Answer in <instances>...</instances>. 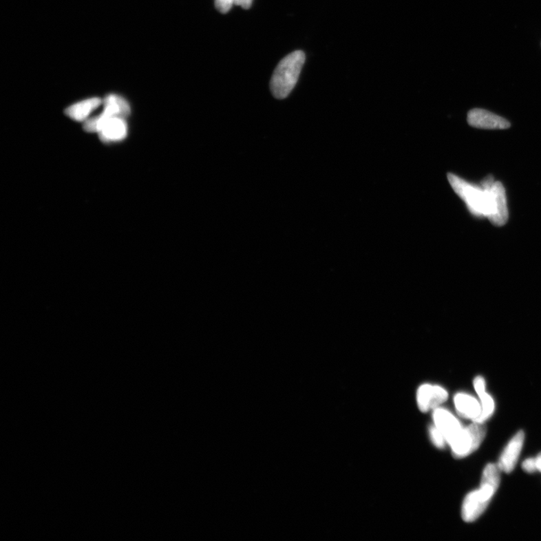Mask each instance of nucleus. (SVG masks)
<instances>
[{"label":"nucleus","instance_id":"nucleus-8","mask_svg":"<svg viewBox=\"0 0 541 541\" xmlns=\"http://www.w3.org/2000/svg\"><path fill=\"white\" fill-rule=\"evenodd\" d=\"M434 425L444 434L450 446L461 434L463 427L457 418L447 410L438 407L433 412Z\"/></svg>","mask_w":541,"mask_h":541},{"label":"nucleus","instance_id":"nucleus-4","mask_svg":"<svg viewBox=\"0 0 541 541\" xmlns=\"http://www.w3.org/2000/svg\"><path fill=\"white\" fill-rule=\"evenodd\" d=\"M487 436L485 424L473 422L463 428L460 436L449 447L456 458H463L475 452Z\"/></svg>","mask_w":541,"mask_h":541},{"label":"nucleus","instance_id":"nucleus-11","mask_svg":"<svg viewBox=\"0 0 541 541\" xmlns=\"http://www.w3.org/2000/svg\"><path fill=\"white\" fill-rule=\"evenodd\" d=\"M454 405L458 414L473 422L478 419L482 412L480 401L466 393H458L454 397Z\"/></svg>","mask_w":541,"mask_h":541},{"label":"nucleus","instance_id":"nucleus-14","mask_svg":"<svg viewBox=\"0 0 541 541\" xmlns=\"http://www.w3.org/2000/svg\"><path fill=\"white\" fill-rule=\"evenodd\" d=\"M474 387L480 399L482 407L481 414L475 422L485 423L494 414L495 401L486 392V382L482 376H478L474 379Z\"/></svg>","mask_w":541,"mask_h":541},{"label":"nucleus","instance_id":"nucleus-7","mask_svg":"<svg viewBox=\"0 0 541 541\" xmlns=\"http://www.w3.org/2000/svg\"><path fill=\"white\" fill-rule=\"evenodd\" d=\"M447 399V391L436 385H422L416 392L417 405L423 413L434 412L445 403Z\"/></svg>","mask_w":541,"mask_h":541},{"label":"nucleus","instance_id":"nucleus-10","mask_svg":"<svg viewBox=\"0 0 541 541\" xmlns=\"http://www.w3.org/2000/svg\"><path fill=\"white\" fill-rule=\"evenodd\" d=\"M524 441V433L523 431H520L508 443L498 463L502 471L509 474L513 471L522 452Z\"/></svg>","mask_w":541,"mask_h":541},{"label":"nucleus","instance_id":"nucleus-9","mask_svg":"<svg viewBox=\"0 0 541 541\" xmlns=\"http://www.w3.org/2000/svg\"><path fill=\"white\" fill-rule=\"evenodd\" d=\"M469 125L483 129H505L511 127L506 119L485 109H474L468 114Z\"/></svg>","mask_w":541,"mask_h":541},{"label":"nucleus","instance_id":"nucleus-15","mask_svg":"<svg viewBox=\"0 0 541 541\" xmlns=\"http://www.w3.org/2000/svg\"><path fill=\"white\" fill-rule=\"evenodd\" d=\"M429 437L432 444L438 449L445 448L446 445H447L444 434L434 425L429 428Z\"/></svg>","mask_w":541,"mask_h":541},{"label":"nucleus","instance_id":"nucleus-17","mask_svg":"<svg viewBox=\"0 0 541 541\" xmlns=\"http://www.w3.org/2000/svg\"><path fill=\"white\" fill-rule=\"evenodd\" d=\"M522 469L527 473H535L537 471L535 458H529L522 463Z\"/></svg>","mask_w":541,"mask_h":541},{"label":"nucleus","instance_id":"nucleus-3","mask_svg":"<svg viewBox=\"0 0 541 541\" xmlns=\"http://www.w3.org/2000/svg\"><path fill=\"white\" fill-rule=\"evenodd\" d=\"M103 111L99 116L89 119L84 125L88 133H99L104 123L112 118H127L130 114L128 102L117 94H109L103 100Z\"/></svg>","mask_w":541,"mask_h":541},{"label":"nucleus","instance_id":"nucleus-12","mask_svg":"<svg viewBox=\"0 0 541 541\" xmlns=\"http://www.w3.org/2000/svg\"><path fill=\"white\" fill-rule=\"evenodd\" d=\"M101 140L105 142H120L127 135V125L125 118H112L106 120L100 132Z\"/></svg>","mask_w":541,"mask_h":541},{"label":"nucleus","instance_id":"nucleus-5","mask_svg":"<svg viewBox=\"0 0 541 541\" xmlns=\"http://www.w3.org/2000/svg\"><path fill=\"white\" fill-rule=\"evenodd\" d=\"M496 491L480 485V488L471 491L465 498L462 507V518L466 522L477 520L485 513Z\"/></svg>","mask_w":541,"mask_h":541},{"label":"nucleus","instance_id":"nucleus-19","mask_svg":"<svg viewBox=\"0 0 541 541\" xmlns=\"http://www.w3.org/2000/svg\"><path fill=\"white\" fill-rule=\"evenodd\" d=\"M537 471L541 472V453L535 458Z\"/></svg>","mask_w":541,"mask_h":541},{"label":"nucleus","instance_id":"nucleus-6","mask_svg":"<svg viewBox=\"0 0 541 541\" xmlns=\"http://www.w3.org/2000/svg\"><path fill=\"white\" fill-rule=\"evenodd\" d=\"M507 203L505 187L501 182H495L489 189V206L487 218L497 226H502L507 222Z\"/></svg>","mask_w":541,"mask_h":541},{"label":"nucleus","instance_id":"nucleus-1","mask_svg":"<svg viewBox=\"0 0 541 541\" xmlns=\"http://www.w3.org/2000/svg\"><path fill=\"white\" fill-rule=\"evenodd\" d=\"M305 62V53L296 51L278 63L270 83V90L277 99L283 100L289 96L297 83Z\"/></svg>","mask_w":541,"mask_h":541},{"label":"nucleus","instance_id":"nucleus-13","mask_svg":"<svg viewBox=\"0 0 541 541\" xmlns=\"http://www.w3.org/2000/svg\"><path fill=\"white\" fill-rule=\"evenodd\" d=\"M103 100L99 97L89 98L72 105L65 110V116L76 121L85 120L95 110L100 107Z\"/></svg>","mask_w":541,"mask_h":541},{"label":"nucleus","instance_id":"nucleus-18","mask_svg":"<svg viewBox=\"0 0 541 541\" xmlns=\"http://www.w3.org/2000/svg\"><path fill=\"white\" fill-rule=\"evenodd\" d=\"M252 3L253 0H235V5L241 6L244 10H249Z\"/></svg>","mask_w":541,"mask_h":541},{"label":"nucleus","instance_id":"nucleus-16","mask_svg":"<svg viewBox=\"0 0 541 541\" xmlns=\"http://www.w3.org/2000/svg\"><path fill=\"white\" fill-rule=\"evenodd\" d=\"M216 9L222 14H226L235 5V0H215Z\"/></svg>","mask_w":541,"mask_h":541},{"label":"nucleus","instance_id":"nucleus-2","mask_svg":"<svg viewBox=\"0 0 541 541\" xmlns=\"http://www.w3.org/2000/svg\"><path fill=\"white\" fill-rule=\"evenodd\" d=\"M449 182L455 193L464 201L475 217L487 218L489 206V189L466 182L454 174H448Z\"/></svg>","mask_w":541,"mask_h":541}]
</instances>
